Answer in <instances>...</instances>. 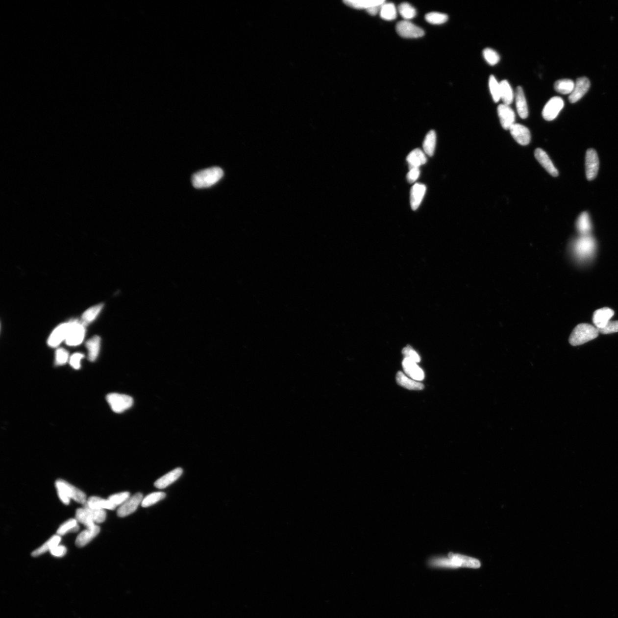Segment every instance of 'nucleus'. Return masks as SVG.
<instances>
[{"mask_svg": "<svg viewBox=\"0 0 618 618\" xmlns=\"http://www.w3.org/2000/svg\"><path fill=\"white\" fill-rule=\"evenodd\" d=\"M75 517L78 522L84 524L87 529L94 528L97 525L92 520L90 514L84 508L77 509Z\"/></svg>", "mask_w": 618, "mask_h": 618, "instance_id": "32", "label": "nucleus"}, {"mask_svg": "<svg viewBox=\"0 0 618 618\" xmlns=\"http://www.w3.org/2000/svg\"><path fill=\"white\" fill-rule=\"evenodd\" d=\"M402 354L405 358H408L418 363L421 361V358L416 351L412 349L411 346H408L404 348L402 350Z\"/></svg>", "mask_w": 618, "mask_h": 618, "instance_id": "45", "label": "nucleus"}, {"mask_svg": "<svg viewBox=\"0 0 618 618\" xmlns=\"http://www.w3.org/2000/svg\"><path fill=\"white\" fill-rule=\"evenodd\" d=\"M596 327L588 323L579 324L573 330L569 338V343L572 346H581L599 336Z\"/></svg>", "mask_w": 618, "mask_h": 618, "instance_id": "4", "label": "nucleus"}, {"mask_svg": "<svg viewBox=\"0 0 618 618\" xmlns=\"http://www.w3.org/2000/svg\"><path fill=\"white\" fill-rule=\"evenodd\" d=\"M396 381L398 385L409 390L420 391L424 388V385L421 382L406 377L401 371H398L396 375Z\"/></svg>", "mask_w": 618, "mask_h": 618, "instance_id": "25", "label": "nucleus"}, {"mask_svg": "<svg viewBox=\"0 0 618 618\" xmlns=\"http://www.w3.org/2000/svg\"><path fill=\"white\" fill-rule=\"evenodd\" d=\"M84 508L87 510L88 514H90L92 520L95 523H101L106 519V512L102 509L91 508L84 504Z\"/></svg>", "mask_w": 618, "mask_h": 618, "instance_id": "37", "label": "nucleus"}, {"mask_svg": "<svg viewBox=\"0 0 618 618\" xmlns=\"http://www.w3.org/2000/svg\"><path fill=\"white\" fill-rule=\"evenodd\" d=\"M396 31L399 36L406 39L420 38L425 34L424 30L408 20L398 22L396 25Z\"/></svg>", "mask_w": 618, "mask_h": 618, "instance_id": "7", "label": "nucleus"}, {"mask_svg": "<svg viewBox=\"0 0 618 618\" xmlns=\"http://www.w3.org/2000/svg\"><path fill=\"white\" fill-rule=\"evenodd\" d=\"M599 168V160L598 155L595 149L590 148L587 150L586 155V173L587 179L593 180L595 179L598 173Z\"/></svg>", "mask_w": 618, "mask_h": 618, "instance_id": "10", "label": "nucleus"}, {"mask_svg": "<svg viewBox=\"0 0 618 618\" xmlns=\"http://www.w3.org/2000/svg\"><path fill=\"white\" fill-rule=\"evenodd\" d=\"M78 530H79V526L77 524V520L74 519H70L60 525L57 531V534L58 535L63 536L69 532H76Z\"/></svg>", "mask_w": 618, "mask_h": 618, "instance_id": "36", "label": "nucleus"}, {"mask_svg": "<svg viewBox=\"0 0 618 618\" xmlns=\"http://www.w3.org/2000/svg\"><path fill=\"white\" fill-rule=\"evenodd\" d=\"M420 174V171L419 168L412 169L409 170L407 174V180L409 183H413L416 182L419 178Z\"/></svg>", "mask_w": 618, "mask_h": 618, "instance_id": "49", "label": "nucleus"}, {"mask_svg": "<svg viewBox=\"0 0 618 618\" xmlns=\"http://www.w3.org/2000/svg\"><path fill=\"white\" fill-rule=\"evenodd\" d=\"M402 367L405 373L413 380L421 381L424 378V371L415 361L405 358L402 361Z\"/></svg>", "mask_w": 618, "mask_h": 618, "instance_id": "17", "label": "nucleus"}, {"mask_svg": "<svg viewBox=\"0 0 618 618\" xmlns=\"http://www.w3.org/2000/svg\"><path fill=\"white\" fill-rule=\"evenodd\" d=\"M497 112L502 127L505 129H510L515 124V114L514 110L510 105L502 104L498 105Z\"/></svg>", "mask_w": 618, "mask_h": 618, "instance_id": "12", "label": "nucleus"}, {"mask_svg": "<svg viewBox=\"0 0 618 618\" xmlns=\"http://www.w3.org/2000/svg\"><path fill=\"white\" fill-rule=\"evenodd\" d=\"M61 540V536L58 535L53 536L52 538H50L49 540L45 543V544H44L42 546H41L40 547L34 551L32 553V556H33V557H37V556L43 554L44 553H45L48 551H50L51 549L59 545Z\"/></svg>", "mask_w": 618, "mask_h": 618, "instance_id": "29", "label": "nucleus"}, {"mask_svg": "<svg viewBox=\"0 0 618 618\" xmlns=\"http://www.w3.org/2000/svg\"><path fill=\"white\" fill-rule=\"evenodd\" d=\"M103 306V304H98V305L92 306L87 310L82 316V322L85 325L93 321L101 311Z\"/></svg>", "mask_w": 618, "mask_h": 618, "instance_id": "35", "label": "nucleus"}, {"mask_svg": "<svg viewBox=\"0 0 618 618\" xmlns=\"http://www.w3.org/2000/svg\"><path fill=\"white\" fill-rule=\"evenodd\" d=\"M397 9L394 4L385 2L381 6L380 15L382 19L392 21L397 18Z\"/></svg>", "mask_w": 618, "mask_h": 618, "instance_id": "30", "label": "nucleus"}, {"mask_svg": "<svg viewBox=\"0 0 618 618\" xmlns=\"http://www.w3.org/2000/svg\"><path fill=\"white\" fill-rule=\"evenodd\" d=\"M426 190V186L421 183H416L412 187L410 197L412 209L416 210L418 209L424 198Z\"/></svg>", "mask_w": 618, "mask_h": 618, "instance_id": "19", "label": "nucleus"}, {"mask_svg": "<svg viewBox=\"0 0 618 618\" xmlns=\"http://www.w3.org/2000/svg\"><path fill=\"white\" fill-rule=\"evenodd\" d=\"M399 14L405 20L414 19L416 16V11L414 7L408 2H403L398 6Z\"/></svg>", "mask_w": 618, "mask_h": 618, "instance_id": "40", "label": "nucleus"}, {"mask_svg": "<svg viewBox=\"0 0 618 618\" xmlns=\"http://www.w3.org/2000/svg\"><path fill=\"white\" fill-rule=\"evenodd\" d=\"M223 176V170L220 167H211L195 173L192 177V183L194 187L197 189L207 188L219 182Z\"/></svg>", "mask_w": 618, "mask_h": 618, "instance_id": "3", "label": "nucleus"}, {"mask_svg": "<svg viewBox=\"0 0 618 618\" xmlns=\"http://www.w3.org/2000/svg\"><path fill=\"white\" fill-rule=\"evenodd\" d=\"M69 358L68 351L63 348H59L56 351L55 363L57 365H63L70 360Z\"/></svg>", "mask_w": 618, "mask_h": 618, "instance_id": "44", "label": "nucleus"}, {"mask_svg": "<svg viewBox=\"0 0 618 618\" xmlns=\"http://www.w3.org/2000/svg\"><path fill=\"white\" fill-rule=\"evenodd\" d=\"M409 165V169L419 168L422 165H425L427 161V159L421 149H415L410 152L409 154L406 158Z\"/></svg>", "mask_w": 618, "mask_h": 618, "instance_id": "23", "label": "nucleus"}, {"mask_svg": "<svg viewBox=\"0 0 618 618\" xmlns=\"http://www.w3.org/2000/svg\"><path fill=\"white\" fill-rule=\"evenodd\" d=\"M595 240L588 235H583L575 244V253L580 258L590 257L595 251Z\"/></svg>", "mask_w": 618, "mask_h": 618, "instance_id": "8", "label": "nucleus"}, {"mask_svg": "<svg viewBox=\"0 0 618 618\" xmlns=\"http://www.w3.org/2000/svg\"><path fill=\"white\" fill-rule=\"evenodd\" d=\"M425 20L431 25H440L448 21V16L445 13L431 12L425 16Z\"/></svg>", "mask_w": 618, "mask_h": 618, "instance_id": "38", "label": "nucleus"}, {"mask_svg": "<svg viewBox=\"0 0 618 618\" xmlns=\"http://www.w3.org/2000/svg\"><path fill=\"white\" fill-rule=\"evenodd\" d=\"M515 101L519 115L521 119L528 117V108L523 88L518 87L515 95Z\"/></svg>", "mask_w": 618, "mask_h": 618, "instance_id": "21", "label": "nucleus"}, {"mask_svg": "<svg viewBox=\"0 0 618 618\" xmlns=\"http://www.w3.org/2000/svg\"><path fill=\"white\" fill-rule=\"evenodd\" d=\"M382 5L374 6L373 7H371L370 9H367V12L369 13V14L371 16L376 15L378 13L380 14L381 6Z\"/></svg>", "mask_w": 618, "mask_h": 618, "instance_id": "50", "label": "nucleus"}, {"mask_svg": "<svg viewBox=\"0 0 618 618\" xmlns=\"http://www.w3.org/2000/svg\"><path fill=\"white\" fill-rule=\"evenodd\" d=\"M615 312L609 307L596 310L593 313V321L597 329L604 328L610 321V319L614 316Z\"/></svg>", "mask_w": 618, "mask_h": 618, "instance_id": "14", "label": "nucleus"}, {"mask_svg": "<svg viewBox=\"0 0 618 618\" xmlns=\"http://www.w3.org/2000/svg\"><path fill=\"white\" fill-rule=\"evenodd\" d=\"M84 358V355L81 353H74L70 358V364L71 367L74 370H79L81 367V361Z\"/></svg>", "mask_w": 618, "mask_h": 618, "instance_id": "47", "label": "nucleus"}, {"mask_svg": "<svg viewBox=\"0 0 618 618\" xmlns=\"http://www.w3.org/2000/svg\"><path fill=\"white\" fill-rule=\"evenodd\" d=\"M183 470L180 468L173 470L157 480L154 484L158 489H164L176 481L182 475Z\"/></svg>", "mask_w": 618, "mask_h": 618, "instance_id": "20", "label": "nucleus"}, {"mask_svg": "<svg viewBox=\"0 0 618 618\" xmlns=\"http://www.w3.org/2000/svg\"><path fill=\"white\" fill-rule=\"evenodd\" d=\"M483 54L485 60L491 66H494L500 61V56L498 54L496 51L489 48L484 49Z\"/></svg>", "mask_w": 618, "mask_h": 618, "instance_id": "42", "label": "nucleus"}, {"mask_svg": "<svg viewBox=\"0 0 618 618\" xmlns=\"http://www.w3.org/2000/svg\"><path fill=\"white\" fill-rule=\"evenodd\" d=\"M129 497H130V494L128 492H124V493L111 495L108 497V499L118 507L121 506Z\"/></svg>", "mask_w": 618, "mask_h": 618, "instance_id": "43", "label": "nucleus"}, {"mask_svg": "<svg viewBox=\"0 0 618 618\" xmlns=\"http://www.w3.org/2000/svg\"><path fill=\"white\" fill-rule=\"evenodd\" d=\"M100 531V528L98 525H96L95 527L92 529L87 528V530L82 531L77 536L75 544L78 547H84L95 537H97Z\"/></svg>", "mask_w": 618, "mask_h": 618, "instance_id": "22", "label": "nucleus"}, {"mask_svg": "<svg viewBox=\"0 0 618 618\" xmlns=\"http://www.w3.org/2000/svg\"><path fill=\"white\" fill-rule=\"evenodd\" d=\"M70 327V322L61 324L60 325L58 326L51 333L48 340V344L49 346L56 347L59 346L63 341H66Z\"/></svg>", "mask_w": 618, "mask_h": 618, "instance_id": "13", "label": "nucleus"}, {"mask_svg": "<svg viewBox=\"0 0 618 618\" xmlns=\"http://www.w3.org/2000/svg\"><path fill=\"white\" fill-rule=\"evenodd\" d=\"M385 2L384 0H346L344 3L351 8L367 11L374 6L383 4Z\"/></svg>", "mask_w": 618, "mask_h": 618, "instance_id": "26", "label": "nucleus"}, {"mask_svg": "<svg viewBox=\"0 0 618 618\" xmlns=\"http://www.w3.org/2000/svg\"><path fill=\"white\" fill-rule=\"evenodd\" d=\"M590 87V82L588 78L585 77L579 78L575 83L572 93L569 95V101L571 103L578 101L589 91Z\"/></svg>", "mask_w": 618, "mask_h": 618, "instance_id": "16", "label": "nucleus"}, {"mask_svg": "<svg viewBox=\"0 0 618 618\" xmlns=\"http://www.w3.org/2000/svg\"><path fill=\"white\" fill-rule=\"evenodd\" d=\"M51 554L56 557H63L67 553V548L64 545H58L50 551Z\"/></svg>", "mask_w": 618, "mask_h": 618, "instance_id": "48", "label": "nucleus"}, {"mask_svg": "<svg viewBox=\"0 0 618 618\" xmlns=\"http://www.w3.org/2000/svg\"><path fill=\"white\" fill-rule=\"evenodd\" d=\"M165 497L166 494L162 493V492L152 493L143 498L141 504L143 508L149 507L158 503L159 501L163 500Z\"/></svg>", "mask_w": 618, "mask_h": 618, "instance_id": "39", "label": "nucleus"}, {"mask_svg": "<svg viewBox=\"0 0 618 618\" xmlns=\"http://www.w3.org/2000/svg\"><path fill=\"white\" fill-rule=\"evenodd\" d=\"M577 229L583 235L589 234L592 230V224L588 213L583 212L578 218L576 223Z\"/></svg>", "mask_w": 618, "mask_h": 618, "instance_id": "33", "label": "nucleus"}, {"mask_svg": "<svg viewBox=\"0 0 618 618\" xmlns=\"http://www.w3.org/2000/svg\"><path fill=\"white\" fill-rule=\"evenodd\" d=\"M55 485L58 496L64 504H69L71 498L82 504L86 503L87 501L86 495L83 492L68 483L66 481L58 479L56 481Z\"/></svg>", "mask_w": 618, "mask_h": 618, "instance_id": "2", "label": "nucleus"}, {"mask_svg": "<svg viewBox=\"0 0 618 618\" xmlns=\"http://www.w3.org/2000/svg\"><path fill=\"white\" fill-rule=\"evenodd\" d=\"M431 565L437 568H459L461 567L465 568H479L481 565L478 560L468 556L450 554L448 558H438L432 560Z\"/></svg>", "mask_w": 618, "mask_h": 618, "instance_id": "1", "label": "nucleus"}, {"mask_svg": "<svg viewBox=\"0 0 618 618\" xmlns=\"http://www.w3.org/2000/svg\"><path fill=\"white\" fill-rule=\"evenodd\" d=\"M107 401L112 411L118 414L124 412L126 410L130 408L134 402L130 396L115 393L107 395Z\"/></svg>", "mask_w": 618, "mask_h": 618, "instance_id": "5", "label": "nucleus"}, {"mask_svg": "<svg viewBox=\"0 0 618 618\" xmlns=\"http://www.w3.org/2000/svg\"><path fill=\"white\" fill-rule=\"evenodd\" d=\"M599 333L603 334H611L618 332V321H616L610 322L608 325L603 329H597Z\"/></svg>", "mask_w": 618, "mask_h": 618, "instance_id": "46", "label": "nucleus"}, {"mask_svg": "<svg viewBox=\"0 0 618 618\" xmlns=\"http://www.w3.org/2000/svg\"><path fill=\"white\" fill-rule=\"evenodd\" d=\"M85 334L84 324L77 321H70V329L65 341L68 346H77L83 342Z\"/></svg>", "mask_w": 618, "mask_h": 618, "instance_id": "6", "label": "nucleus"}, {"mask_svg": "<svg viewBox=\"0 0 618 618\" xmlns=\"http://www.w3.org/2000/svg\"><path fill=\"white\" fill-rule=\"evenodd\" d=\"M489 87L492 97L494 102L500 100V85L493 75H491L489 79Z\"/></svg>", "mask_w": 618, "mask_h": 618, "instance_id": "41", "label": "nucleus"}, {"mask_svg": "<svg viewBox=\"0 0 618 618\" xmlns=\"http://www.w3.org/2000/svg\"><path fill=\"white\" fill-rule=\"evenodd\" d=\"M100 338L94 336L89 340L86 343V347L88 351V359L94 361L97 359L100 349Z\"/></svg>", "mask_w": 618, "mask_h": 618, "instance_id": "27", "label": "nucleus"}, {"mask_svg": "<svg viewBox=\"0 0 618 618\" xmlns=\"http://www.w3.org/2000/svg\"><path fill=\"white\" fill-rule=\"evenodd\" d=\"M574 87V82L569 79L558 80L554 85L555 91L563 95L571 94Z\"/></svg>", "mask_w": 618, "mask_h": 618, "instance_id": "34", "label": "nucleus"}, {"mask_svg": "<svg viewBox=\"0 0 618 618\" xmlns=\"http://www.w3.org/2000/svg\"><path fill=\"white\" fill-rule=\"evenodd\" d=\"M500 99L503 101V104L510 105L513 102L515 98V95L512 87L507 80L501 81L500 83Z\"/></svg>", "mask_w": 618, "mask_h": 618, "instance_id": "28", "label": "nucleus"}, {"mask_svg": "<svg viewBox=\"0 0 618 618\" xmlns=\"http://www.w3.org/2000/svg\"><path fill=\"white\" fill-rule=\"evenodd\" d=\"M535 158L544 169L552 176L556 177L559 175L558 171L556 169L554 164L547 153L541 148H538L535 151Z\"/></svg>", "mask_w": 618, "mask_h": 618, "instance_id": "18", "label": "nucleus"}, {"mask_svg": "<svg viewBox=\"0 0 618 618\" xmlns=\"http://www.w3.org/2000/svg\"><path fill=\"white\" fill-rule=\"evenodd\" d=\"M436 145V134L435 131H430L423 143V148L426 154L432 156L434 154Z\"/></svg>", "mask_w": 618, "mask_h": 618, "instance_id": "31", "label": "nucleus"}, {"mask_svg": "<svg viewBox=\"0 0 618 618\" xmlns=\"http://www.w3.org/2000/svg\"><path fill=\"white\" fill-rule=\"evenodd\" d=\"M564 101L561 98L554 97L549 100L542 111L543 117L546 121L554 120L564 107Z\"/></svg>", "mask_w": 618, "mask_h": 618, "instance_id": "9", "label": "nucleus"}, {"mask_svg": "<svg viewBox=\"0 0 618 618\" xmlns=\"http://www.w3.org/2000/svg\"><path fill=\"white\" fill-rule=\"evenodd\" d=\"M143 500V496L141 493L136 494L134 496L129 497L118 508V516L124 518L134 513L137 510L139 504H142Z\"/></svg>", "mask_w": 618, "mask_h": 618, "instance_id": "11", "label": "nucleus"}, {"mask_svg": "<svg viewBox=\"0 0 618 618\" xmlns=\"http://www.w3.org/2000/svg\"><path fill=\"white\" fill-rule=\"evenodd\" d=\"M511 134L519 144L526 146L531 141V133L525 126L515 124L510 129Z\"/></svg>", "mask_w": 618, "mask_h": 618, "instance_id": "15", "label": "nucleus"}, {"mask_svg": "<svg viewBox=\"0 0 618 618\" xmlns=\"http://www.w3.org/2000/svg\"><path fill=\"white\" fill-rule=\"evenodd\" d=\"M91 508L102 509V510H114L117 505L108 499H104L97 496H92L88 498L86 503L84 504ZM84 505V504H83Z\"/></svg>", "mask_w": 618, "mask_h": 618, "instance_id": "24", "label": "nucleus"}]
</instances>
